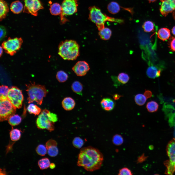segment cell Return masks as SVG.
Returning a JSON list of instances; mask_svg holds the SVG:
<instances>
[{
  "mask_svg": "<svg viewBox=\"0 0 175 175\" xmlns=\"http://www.w3.org/2000/svg\"><path fill=\"white\" fill-rule=\"evenodd\" d=\"M103 160L102 154L97 149L90 146L82 148L78 156L77 165L88 171L99 169Z\"/></svg>",
  "mask_w": 175,
  "mask_h": 175,
  "instance_id": "cell-1",
  "label": "cell"
},
{
  "mask_svg": "<svg viewBox=\"0 0 175 175\" xmlns=\"http://www.w3.org/2000/svg\"><path fill=\"white\" fill-rule=\"evenodd\" d=\"M79 47L76 41L66 40L62 41L58 46V53L64 60H73L79 55Z\"/></svg>",
  "mask_w": 175,
  "mask_h": 175,
  "instance_id": "cell-2",
  "label": "cell"
},
{
  "mask_svg": "<svg viewBox=\"0 0 175 175\" xmlns=\"http://www.w3.org/2000/svg\"><path fill=\"white\" fill-rule=\"evenodd\" d=\"M89 10V19L96 24L99 31L105 27V23L107 21L119 23L124 22L122 19L110 17L103 14L100 9L95 6L90 7Z\"/></svg>",
  "mask_w": 175,
  "mask_h": 175,
  "instance_id": "cell-3",
  "label": "cell"
},
{
  "mask_svg": "<svg viewBox=\"0 0 175 175\" xmlns=\"http://www.w3.org/2000/svg\"><path fill=\"white\" fill-rule=\"evenodd\" d=\"M28 97V102L30 103L35 101L40 105L42 103L43 98L45 96L48 91L44 86L35 84L34 82L26 84Z\"/></svg>",
  "mask_w": 175,
  "mask_h": 175,
  "instance_id": "cell-4",
  "label": "cell"
},
{
  "mask_svg": "<svg viewBox=\"0 0 175 175\" xmlns=\"http://www.w3.org/2000/svg\"><path fill=\"white\" fill-rule=\"evenodd\" d=\"M166 150L168 159L164 163L166 167L165 173L172 175L175 172V138L169 142Z\"/></svg>",
  "mask_w": 175,
  "mask_h": 175,
  "instance_id": "cell-5",
  "label": "cell"
},
{
  "mask_svg": "<svg viewBox=\"0 0 175 175\" xmlns=\"http://www.w3.org/2000/svg\"><path fill=\"white\" fill-rule=\"evenodd\" d=\"M16 108L11 103L8 98L0 100V120L1 122L8 120L10 117L14 115Z\"/></svg>",
  "mask_w": 175,
  "mask_h": 175,
  "instance_id": "cell-6",
  "label": "cell"
},
{
  "mask_svg": "<svg viewBox=\"0 0 175 175\" xmlns=\"http://www.w3.org/2000/svg\"><path fill=\"white\" fill-rule=\"evenodd\" d=\"M61 5L60 18L61 22L64 23L67 20L65 16L71 15L77 12L78 4L77 0H63Z\"/></svg>",
  "mask_w": 175,
  "mask_h": 175,
  "instance_id": "cell-7",
  "label": "cell"
},
{
  "mask_svg": "<svg viewBox=\"0 0 175 175\" xmlns=\"http://www.w3.org/2000/svg\"><path fill=\"white\" fill-rule=\"evenodd\" d=\"M22 42L21 38H9L2 43V47L6 52L12 56L19 49Z\"/></svg>",
  "mask_w": 175,
  "mask_h": 175,
  "instance_id": "cell-8",
  "label": "cell"
},
{
  "mask_svg": "<svg viewBox=\"0 0 175 175\" xmlns=\"http://www.w3.org/2000/svg\"><path fill=\"white\" fill-rule=\"evenodd\" d=\"M8 97L13 105L18 109L22 106L24 97L21 90L16 86L9 89Z\"/></svg>",
  "mask_w": 175,
  "mask_h": 175,
  "instance_id": "cell-9",
  "label": "cell"
},
{
  "mask_svg": "<svg viewBox=\"0 0 175 175\" xmlns=\"http://www.w3.org/2000/svg\"><path fill=\"white\" fill-rule=\"evenodd\" d=\"M48 110L45 109L41 112L37 119L36 123L39 129H46L51 131L54 130L53 125L54 123L50 121L47 117V113Z\"/></svg>",
  "mask_w": 175,
  "mask_h": 175,
  "instance_id": "cell-10",
  "label": "cell"
},
{
  "mask_svg": "<svg viewBox=\"0 0 175 175\" xmlns=\"http://www.w3.org/2000/svg\"><path fill=\"white\" fill-rule=\"evenodd\" d=\"M24 13L37 16L38 11L44 9L42 3L39 0H24Z\"/></svg>",
  "mask_w": 175,
  "mask_h": 175,
  "instance_id": "cell-11",
  "label": "cell"
},
{
  "mask_svg": "<svg viewBox=\"0 0 175 175\" xmlns=\"http://www.w3.org/2000/svg\"><path fill=\"white\" fill-rule=\"evenodd\" d=\"M90 69L88 64L84 61L77 62L72 68V70L78 76H82L86 75Z\"/></svg>",
  "mask_w": 175,
  "mask_h": 175,
  "instance_id": "cell-12",
  "label": "cell"
},
{
  "mask_svg": "<svg viewBox=\"0 0 175 175\" xmlns=\"http://www.w3.org/2000/svg\"><path fill=\"white\" fill-rule=\"evenodd\" d=\"M160 11L165 17L175 10V0H166L162 2Z\"/></svg>",
  "mask_w": 175,
  "mask_h": 175,
  "instance_id": "cell-13",
  "label": "cell"
},
{
  "mask_svg": "<svg viewBox=\"0 0 175 175\" xmlns=\"http://www.w3.org/2000/svg\"><path fill=\"white\" fill-rule=\"evenodd\" d=\"M56 142L53 140H50L46 143L47 152L48 155L51 157H55L58 154L59 151L57 147Z\"/></svg>",
  "mask_w": 175,
  "mask_h": 175,
  "instance_id": "cell-14",
  "label": "cell"
},
{
  "mask_svg": "<svg viewBox=\"0 0 175 175\" xmlns=\"http://www.w3.org/2000/svg\"><path fill=\"white\" fill-rule=\"evenodd\" d=\"M112 78L114 86L117 87L127 83L129 80L130 77L127 74L122 72L119 73L117 77L113 76Z\"/></svg>",
  "mask_w": 175,
  "mask_h": 175,
  "instance_id": "cell-15",
  "label": "cell"
},
{
  "mask_svg": "<svg viewBox=\"0 0 175 175\" xmlns=\"http://www.w3.org/2000/svg\"><path fill=\"white\" fill-rule=\"evenodd\" d=\"M100 104L102 108L108 111L112 110L115 106V103L113 100L108 98L103 99L101 101Z\"/></svg>",
  "mask_w": 175,
  "mask_h": 175,
  "instance_id": "cell-16",
  "label": "cell"
},
{
  "mask_svg": "<svg viewBox=\"0 0 175 175\" xmlns=\"http://www.w3.org/2000/svg\"><path fill=\"white\" fill-rule=\"evenodd\" d=\"M61 104L63 108L66 111L72 110L74 108L75 105V101L70 97L65 98L63 100Z\"/></svg>",
  "mask_w": 175,
  "mask_h": 175,
  "instance_id": "cell-17",
  "label": "cell"
},
{
  "mask_svg": "<svg viewBox=\"0 0 175 175\" xmlns=\"http://www.w3.org/2000/svg\"><path fill=\"white\" fill-rule=\"evenodd\" d=\"M161 70L154 66H149L148 68L146 74L149 78H155L159 77L161 74Z\"/></svg>",
  "mask_w": 175,
  "mask_h": 175,
  "instance_id": "cell-18",
  "label": "cell"
},
{
  "mask_svg": "<svg viewBox=\"0 0 175 175\" xmlns=\"http://www.w3.org/2000/svg\"><path fill=\"white\" fill-rule=\"evenodd\" d=\"M23 5L22 3L18 0L12 2L10 5L11 11L15 14H19L22 11Z\"/></svg>",
  "mask_w": 175,
  "mask_h": 175,
  "instance_id": "cell-19",
  "label": "cell"
},
{
  "mask_svg": "<svg viewBox=\"0 0 175 175\" xmlns=\"http://www.w3.org/2000/svg\"><path fill=\"white\" fill-rule=\"evenodd\" d=\"M0 20L1 21L5 18L9 12L8 4L4 0H0Z\"/></svg>",
  "mask_w": 175,
  "mask_h": 175,
  "instance_id": "cell-20",
  "label": "cell"
},
{
  "mask_svg": "<svg viewBox=\"0 0 175 175\" xmlns=\"http://www.w3.org/2000/svg\"><path fill=\"white\" fill-rule=\"evenodd\" d=\"M158 37L163 41H165L168 39L170 36L169 30L166 28L160 29L157 33Z\"/></svg>",
  "mask_w": 175,
  "mask_h": 175,
  "instance_id": "cell-21",
  "label": "cell"
},
{
  "mask_svg": "<svg viewBox=\"0 0 175 175\" xmlns=\"http://www.w3.org/2000/svg\"><path fill=\"white\" fill-rule=\"evenodd\" d=\"M49 10L52 15H60L62 11L61 5L57 3H53L50 6Z\"/></svg>",
  "mask_w": 175,
  "mask_h": 175,
  "instance_id": "cell-22",
  "label": "cell"
},
{
  "mask_svg": "<svg viewBox=\"0 0 175 175\" xmlns=\"http://www.w3.org/2000/svg\"><path fill=\"white\" fill-rule=\"evenodd\" d=\"M112 33L111 31L109 28L104 27L99 30L98 34L101 39L107 40L110 38Z\"/></svg>",
  "mask_w": 175,
  "mask_h": 175,
  "instance_id": "cell-23",
  "label": "cell"
},
{
  "mask_svg": "<svg viewBox=\"0 0 175 175\" xmlns=\"http://www.w3.org/2000/svg\"><path fill=\"white\" fill-rule=\"evenodd\" d=\"M107 9L109 12L112 14H115L118 13L120 10V7L117 2L112 1L108 5Z\"/></svg>",
  "mask_w": 175,
  "mask_h": 175,
  "instance_id": "cell-24",
  "label": "cell"
},
{
  "mask_svg": "<svg viewBox=\"0 0 175 175\" xmlns=\"http://www.w3.org/2000/svg\"><path fill=\"white\" fill-rule=\"evenodd\" d=\"M71 88L74 92L80 95H82L83 87L80 82L78 81L74 82L71 85Z\"/></svg>",
  "mask_w": 175,
  "mask_h": 175,
  "instance_id": "cell-25",
  "label": "cell"
},
{
  "mask_svg": "<svg viewBox=\"0 0 175 175\" xmlns=\"http://www.w3.org/2000/svg\"><path fill=\"white\" fill-rule=\"evenodd\" d=\"M10 137L11 140L14 142L19 139L21 136L20 131L18 129H12L9 133Z\"/></svg>",
  "mask_w": 175,
  "mask_h": 175,
  "instance_id": "cell-26",
  "label": "cell"
},
{
  "mask_svg": "<svg viewBox=\"0 0 175 175\" xmlns=\"http://www.w3.org/2000/svg\"><path fill=\"white\" fill-rule=\"evenodd\" d=\"M22 120L21 117L18 114H14L9 117L8 120V122L12 126L19 124Z\"/></svg>",
  "mask_w": 175,
  "mask_h": 175,
  "instance_id": "cell-27",
  "label": "cell"
},
{
  "mask_svg": "<svg viewBox=\"0 0 175 175\" xmlns=\"http://www.w3.org/2000/svg\"><path fill=\"white\" fill-rule=\"evenodd\" d=\"M27 109L29 113L33 114L35 115H38L41 111L40 108L33 104H29L27 107Z\"/></svg>",
  "mask_w": 175,
  "mask_h": 175,
  "instance_id": "cell-28",
  "label": "cell"
},
{
  "mask_svg": "<svg viewBox=\"0 0 175 175\" xmlns=\"http://www.w3.org/2000/svg\"><path fill=\"white\" fill-rule=\"evenodd\" d=\"M159 107L158 103L154 101H151L148 102L146 105L148 111L150 113L155 112L158 110Z\"/></svg>",
  "mask_w": 175,
  "mask_h": 175,
  "instance_id": "cell-29",
  "label": "cell"
},
{
  "mask_svg": "<svg viewBox=\"0 0 175 175\" xmlns=\"http://www.w3.org/2000/svg\"><path fill=\"white\" fill-rule=\"evenodd\" d=\"M155 26V24L153 22L151 21H147L144 22L142 27L145 32H149L154 30Z\"/></svg>",
  "mask_w": 175,
  "mask_h": 175,
  "instance_id": "cell-30",
  "label": "cell"
},
{
  "mask_svg": "<svg viewBox=\"0 0 175 175\" xmlns=\"http://www.w3.org/2000/svg\"><path fill=\"white\" fill-rule=\"evenodd\" d=\"M9 89L8 86L4 85L0 87V100L6 99L8 98V96Z\"/></svg>",
  "mask_w": 175,
  "mask_h": 175,
  "instance_id": "cell-31",
  "label": "cell"
},
{
  "mask_svg": "<svg viewBox=\"0 0 175 175\" xmlns=\"http://www.w3.org/2000/svg\"><path fill=\"white\" fill-rule=\"evenodd\" d=\"M38 164L40 169L44 170L49 167L51 163L48 158H45L40 160L38 161Z\"/></svg>",
  "mask_w": 175,
  "mask_h": 175,
  "instance_id": "cell-32",
  "label": "cell"
},
{
  "mask_svg": "<svg viewBox=\"0 0 175 175\" xmlns=\"http://www.w3.org/2000/svg\"><path fill=\"white\" fill-rule=\"evenodd\" d=\"M147 98L144 95L141 94H137L135 96L134 100L136 103L138 105L141 106L145 103Z\"/></svg>",
  "mask_w": 175,
  "mask_h": 175,
  "instance_id": "cell-33",
  "label": "cell"
},
{
  "mask_svg": "<svg viewBox=\"0 0 175 175\" xmlns=\"http://www.w3.org/2000/svg\"><path fill=\"white\" fill-rule=\"evenodd\" d=\"M56 78L59 82H64L67 80L68 75L64 71L61 70L57 72L56 75Z\"/></svg>",
  "mask_w": 175,
  "mask_h": 175,
  "instance_id": "cell-34",
  "label": "cell"
},
{
  "mask_svg": "<svg viewBox=\"0 0 175 175\" xmlns=\"http://www.w3.org/2000/svg\"><path fill=\"white\" fill-rule=\"evenodd\" d=\"M36 151L38 154L41 156H44L47 152L46 147L42 144H40L37 147Z\"/></svg>",
  "mask_w": 175,
  "mask_h": 175,
  "instance_id": "cell-35",
  "label": "cell"
},
{
  "mask_svg": "<svg viewBox=\"0 0 175 175\" xmlns=\"http://www.w3.org/2000/svg\"><path fill=\"white\" fill-rule=\"evenodd\" d=\"M84 144L83 140L79 137L75 138L72 141V144L74 146L78 149L81 148Z\"/></svg>",
  "mask_w": 175,
  "mask_h": 175,
  "instance_id": "cell-36",
  "label": "cell"
},
{
  "mask_svg": "<svg viewBox=\"0 0 175 175\" xmlns=\"http://www.w3.org/2000/svg\"><path fill=\"white\" fill-rule=\"evenodd\" d=\"M113 141L115 145H119L122 143L123 140L122 137L120 135L116 134L113 138Z\"/></svg>",
  "mask_w": 175,
  "mask_h": 175,
  "instance_id": "cell-37",
  "label": "cell"
},
{
  "mask_svg": "<svg viewBox=\"0 0 175 175\" xmlns=\"http://www.w3.org/2000/svg\"><path fill=\"white\" fill-rule=\"evenodd\" d=\"M47 115L49 119L51 121L54 123L58 120L57 115L54 113H51L48 110Z\"/></svg>",
  "mask_w": 175,
  "mask_h": 175,
  "instance_id": "cell-38",
  "label": "cell"
},
{
  "mask_svg": "<svg viewBox=\"0 0 175 175\" xmlns=\"http://www.w3.org/2000/svg\"><path fill=\"white\" fill-rule=\"evenodd\" d=\"M120 175H132L131 170L127 168L124 167L121 169L118 174Z\"/></svg>",
  "mask_w": 175,
  "mask_h": 175,
  "instance_id": "cell-39",
  "label": "cell"
},
{
  "mask_svg": "<svg viewBox=\"0 0 175 175\" xmlns=\"http://www.w3.org/2000/svg\"><path fill=\"white\" fill-rule=\"evenodd\" d=\"M169 45L170 50L172 51L175 52V37H172L171 38Z\"/></svg>",
  "mask_w": 175,
  "mask_h": 175,
  "instance_id": "cell-40",
  "label": "cell"
},
{
  "mask_svg": "<svg viewBox=\"0 0 175 175\" xmlns=\"http://www.w3.org/2000/svg\"><path fill=\"white\" fill-rule=\"evenodd\" d=\"M0 40H2L5 36L6 34V30L5 28L3 26H0Z\"/></svg>",
  "mask_w": 175,
  "mask_h": 175,
  "instance_id": "cell-41",
  "label": "cell"
},
{
  "mask_svg": "<svg viewBox=\"0 0 175 175\" xmlns=\"http://www.w3.org/2000/svg\"><path fill=\"white\" fill-rule=\"evenodd\" d=\"M144 95L147 98L151 97L152 93L149 90H146L145 92Z\"/></svg>",
  "mask_w": 175,
  "mask_h": 175,
  "instance_id": "cell-42",
  "label": "cell"
},
{
  "mask_svg": "<svg viewBox=\"0 0 175 175\" xmlns=\"http://www.w3.org/2000/svg\"><path fill=\"white\" fill-rule=\"evenodd\" d=\"M121 96L117 94H114L113 96V98L115 100H118Z\"/></svg>",
  "mask_w": 175,
  "mask_h": 175,
  "instance_id": "cell-43",
  "label": "cell"
},
{
  "mask_svg": "<svg viewBox=\"0 0 175 175\" xmlns=\"http://www.w3.org/2000/svg\"><path fill=\"white\" fill-rule=\"evenodd\" d=\"M6 172L4 169H0V175H6Z\"/></svg>",
  "mask_w": 175,
  "mask_h": 175,
  "instance_id": "cell-44",
  "label": "cell"
},
{
  "mask_svg": "<svg viewBox=\"0 0 175 175\" xmlns=\"http://www.w3.org/2000/svg\"><path fill=\"white\" fill-rule=\"evenodd\" d=\"M55 165L54 163H51L50 164L49 167L50 168L53 169L55 167Z\"/></svg>",
  "mask_w": 175,
  "mask_h": 175,
  "instance_id": "cell-45",
  "label": "cell"
},
{
  "mask_svg": "<svg viewBox=\"0 0 175 175\" xmlns=\"http://www.w3.org/2000/svg\"><path fill=\"white\" fill-rule=\"evenodd\" d=\"M172 32L174 35H175V26L172 29Z\"/></svg>",
  "mask_w": 175,
  "mask_h": 175,
  "instance_id": "cell-46",
  "label": "cell"
},
{
  "mask_svg": "<svg viewBox=\"0 0 175 175\" xmlns=\"http://www.w3.org/2000/svg\"><path fill=\"white\" fill-rule=\"evenodd\" d=\"M3 48L2 47H1V46L0 47V57L1 56V55H2V54L3 52Z\"/></svg>",
  "mask_w": 175,
  "mask_h": 175,
  "instance_id": "cell-47",
  "label": "cell"
},
{
  "mask_svg": "<svg viewBox=\"0 0 175 175\" xmlns=\"http://www.w3.org/2000/svg\"><path fill=\"white\" fill-rule=\"evenodd\" d=\"M173 16L175 20V10L173 11Z\"/></svg>",
  "mask_w": 175,
  "mask_h": 175,
  "instance_id": "cell-48",
  "label": "cell"
},
{
  "mask_svg": "<svg viewBox=\"0 0 175 175\" xmlns=\"http://www.w3.org/2000/svg\"><path fill=\"white\" fill-rule=\"evenodd\" d=\"M149 3L151 2H154L156 0H148Z\"/></svg>",
  "mask_w": 175,
  "mask_h": 175,
  "instance_id": "cell-49",
  "label": "cell"
},
{
  "mask_svg": "<svg viewBox=\"0 0 175 175\" xmlns=\"http://www.w3.org/2000/svg\"><path fill=\"white\" fill-rule=\"evenodd\" d=\"M165 0H161V1H162H162H164Z\"/></svg>",
  "mask_w": 175,
  "mask_h": 175,
  "instance_id": "cell-50",
  "label": "cell"
}]
</instances>
